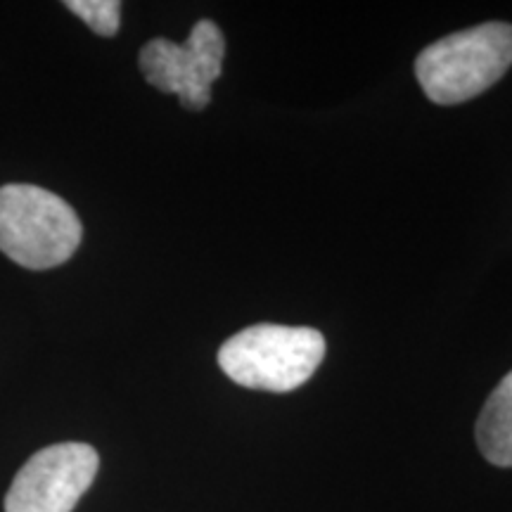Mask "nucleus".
I'll return each mask as SVG.
<instances>
[{"label":"nucleus","instance_id":"obj_7","mask_svg":"<svg viewBox=\"0 0 512 512\" xmlns=\"http://www.w3.org/2000/svg\"><path fill=\"white\" fill-rule=\"evenodd\" d=\"M64 8L81 17L98 36H114L119 31L121 3L117 0H69Z\"/></svg>","mask_w":512,"mask_h":512},{"label":"nucleus","instance_id":"obj_2","mask_svg":"<svg viewBox=\"0 0 512 512\" xmlns=\"http://www.w3.org/2000/svg\"><path fill=\"white\" fill-rule=\"evenodd\" d=\"M76 211L55 192L29 183L0 188V252L31 271L69 261L81 245Z\"/></svg>","mask_w":512,"mask_h":512},{"label":"nucleus","instance_id":"obj_1","mask_svg":"<svg viewBox=\"0 0 512 512\" xmlns=\"http://www.w3.org/2000/svg\"><path fill=\"white\" fill-rule=\"evenodd\" d=\"M512 67V24L486 22L427 46L415 60L422 91L437 105H460L489 91Z\"/></svg>","mask_w":512,"mask_h":512},{"label":"nucleus","instance_id":"obj_5","mask_svg":"<svg viewBox=\"0 0 512 512\" xmlns=\"http://www.w3.org/2000/svg\"><path fill=\"white\" fill-rule=\"evenodd\" d=\"M98 467V451L88 444L67 441L41 448L12 479L5 512H72Z\"/></svg>","mask_w":512,"mask_h":512},{"label":"nucleus","instance_id":"obj_4","mask_svg":"<svg viewBox=\"0 0 512 512\" xmlns=\"http://www.w3.org/2000/svg\"><path fill=\"white\" fill-rule=\"evenodd\" d=\"M226 41L209 19L192 27L188 41L171 43L155 38L140 50V72L150 86L174 93L188 110H204L211 100V86L221 76Z\"/></svg>","mask_w":512,"mask_h":512},{"label":"nucleus","instance_id":"obj_3","mask_svg":"<svg viewBox=\"0 0 512 512\" xmlns=\"http://www.w3.org/2000/svg\"><path fill=\"white\" fill-rule=\"evenodd\" d=\"M323 356L318 330L264 323L230 337L219 351V366L240 387L283 394L309 382Z\"/></svg>","mask_w":512,"mask_h":512},{"label":"nucleus","instance_id":"obj_6","mask_svg":"<svg viewBox=\"0 0 512 512\" xmlns=\"http://www.w3.org/2000/svg\"><path fill=\"white\" fill-rule=\"evenodd\" d=\"M475 434L479 451L491 465L512 467V370L486 399Z\"/></svg>","mask_w":512,"mask_h":512}]
</instances>
